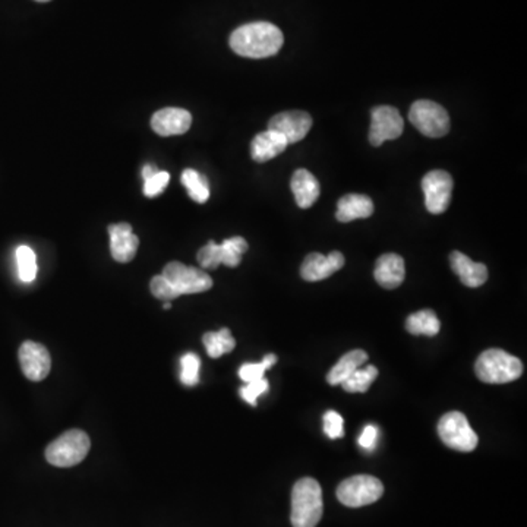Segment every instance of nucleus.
<instances>
[{"label": "nucleus", "mask_w": 527, "mask_h": 527, "mask_svg": "<svg viewBox=\"0 0 527 527\" xmlns=\"http://www.w3.org/2000/svg\"><path fill=\"white\" fill-rule=\"evenodd\" d=\"M283 33L271 22H251L239 27L230 35V47L236 55L249 59H264L279 53Z\"/></svg>", "instance_id": "f257e3e1"}, {"label": "nucleus", "mask_w": 527, "mask_h": 527, "mask_svg": "<svg viewBox=\"0 0 527 527\" xmlns=\"http://www.w3.org/2000/svg\"><path fill=\"white\" fill-rule=\"evenodd\" d=\"M324 511L322 490L313 477L296 482L291 491V515L293 527H316Z\"/></svg>", "instance_id": "f03ea898"}, {"label": "nucleus", "mask_w": 527, "mask_h": 527, "mask_svg": "<svg viewBox=\"0 0 527 527\" xmlns=\"http://www.w3.org/2000/svg\"><path fill=\"white\" fill-rule=\"evenodd\" d=\"M475 371L486 384H507L519 380L523 374V363L501 349H490L477 358Z\"/></svg>", "instance_id": "7ed1b4c3"}, {"label": "nucleus", "mask_w": 527, "mask_h": 527, "mask_svg": "<svg viewBox=\"0 0 527 527\" xmlns=\"http://www.w3.org/2000/svg\"><path fill=\"white\" fill-rule=\"evenodd\" d=\"M89 447L91 441L84 430H66L47 446L46 460L56 468H72L87 457Z\"/></svg>", "instance_id": "20e7f679"}, {"label": "nucleus", "mask_w": 527, "mask_h": 527, "mask_svg": "<svg viewBox=\"0 0 527 527\" xmlns=\"http://www.w3.org/2000/svg\"><path fill=\"white\" fill-rule=\"evenodd\" d=\"M384 493L380 479L369 475H356L343 481L337 488L338 501L351 508L369 506L378 501Z\"/></svg>", "instance_id": "39448f33"}, {"label": "nucleus", "mask_w": 527, "mask_h": 527, "mask_svg": "<svg viewBox=\"0 0 527 527\" xmlns=\"http://www.w3.org/2000/svg\"><path fill=\"white\" fill-rule=\"evenodd\" d=\"M409 120L421 134L441 138L450 131V118L443 105L430 100H419L410 107Z\"/></svg>", "instance_id": "423d86ee"}, {"label": "nucleus", "mask_w": 527, "mask_h": 527, "mask_svg": "<svg viewBox=\"0 0 527 527\" xmlns=\"http://www.w3.org/2000/svg\"><path fill=\"white\" fill-rule=\"evenodd\" d=\"M438 435L448 448L461 453L473 452L479 443L468 418L460 412H450L439 419Z\"/></svg>", "instance_id": "0eeeda50"}, {"label": "nucleus", "mask_w": 527, "mask_h": 527, "mask_svg": "<svg viewBox=\"0 0 527 527\" xmlns=\"http://www.w3.org/2000/svg\"><path fill=\"white\" fill-rule=\"evenodd\" d=\"M246 251H248V242L244 237L235 236L226 239L220 245L214 241L208 242L207 245L199 249L197 258L204 270H215L221 264L235 268L241 264L242 255Z\"/></svg>", "instance_id": "6e6552de"}, {"label": "nucleus", "mask_w": 527, "mask_h": 527, "mask_svg": "<svg viewBox=\"0 0 527 527\" xmlns=\"http://www.w3.org/2000/svg\"><path fill=\"white\" fill-rule=\"evenodd\" d=\"M161 275H165L174 284L182 295H195V293H203L210 291L213 287V280L205 271L195 267H188L182 262H169L163 268Z\"/></svg>", "instance_id": "1a4fd4ad"}, {"label": "nucleus", "mask_w": 527, "mask_h": 527, "mask_svg": "<svg viewBox=\"0 0 527 527\" xmlns=\"http://www.w3.org/2000/svg\"><path fill=\"white\" fill-rule=\"evenodd\" d=\"M425 207L430 214H443L452 203L453 179L444 170H432L422 179Z\"/></svg>", "instance_id": "9d476101"}, {"label": "nucleus", "mask_w": 527, "mask_h": 527, "mask_svg": "<svg viewBox=\"0 0 527 527\" xmlns=\"http://www.w3.org/2000/svg\"><path fill=\"white\" fill-rule=\"evenodd\" d=\"M403 129L405 122L396 107L378 105L372 109L369 143L374 147H380L385 141L397 140L403 134Z\"/></svg>", "instance_id": "9b49d317"}, {"label": "nucleus", "mask_w": 527, "mask_h": 527, "mask_svg": "<svg viewBox=\"0 0 527 527\" xmlns=\"http://www.w3.org/2000/svg\"><path fill=\"white\" fill-rule=\"evenodd\" d=\"M313 128V118L306 112L291 110L275 114L268 122V129L277 132L287 143H299Z\"/></svg>", "instance_id": "f8f14e48"}, {"label": "nucleus", "mask_w": 527, "mask_h": 527, "mask_svg": "<svg viewBox=\"0 0 527 527\" xmlns=\"http://www.w3.org/2000/svg\"><path fill=\"white\" fill-rule=\"evenodd\" d=\"M18 358H19L22 374L28 380L43 381L50 374V353L40 343L31 342V340L22 343Z\"/></svg>", "instance_id": "ddd939ff"}, {"label": "nucleus", "mask_w": 527, "mask_h": 527, "mask_svg": "<svg viewBox=\"0 0 527 527\" xmlns=\"http://www.w3.org/2000/svg\"><path fill=\"white\" fill-rule=\"evenodd\" d=\"M343 266H345V257L338 251H334L329 255L309 253L300 267V275L306 282H321V280L329 279V275L343 268Z\"/></svg>", "instance_id": "4468645a"}, {"label": "nucleus", "mask_w": 527, "mask_h": 527, "mask_svg": "<svg viewBox=\"0 0 527 527\" xmlns=\"http://www.w3.org/2000/svg\"><path fill=\"white\" fill-rule=\"evenodd\" d=\"M192 116L190 112L179 107H166L152 114V131L160 136H182L190 131Z\"/></svg>", "instance_id": "2eb2a0df"}, {"label": "nucleus", "mask_w": 527, "mask_h": 527, "mask_svg": "<svg viewBox=\"0 0 527 527\" xmlns=\"http://www.w3.org/2000/svg\"><path fill=\"white\" fill-rule=\"evenodd\" d=\"M110 252L114 261L131 262L140 246V239L134 235L131 224L118 223L109 226Z\"/></svg>", "instance_id": "dca6fc26"}, {"label": "nucleus", "mask_w": 527, "mask_h": 527, "mask_svg": "<svg viewBox=\"0 0 527 527\" xmlns=\"http://www.w3.org/2000/svg\"><path fill=\"white\" fill-rule=\"evenodd\" d=\"M374 275L376 283L384 289H397L406 277L405 260L397 253L381 255L376 261Z\"/></svg>", "instance_id": "f3484780"}, {"label": "nucleus", "mask_w": 527, "mask_h": 527, "mask_svg": "<svg viewBox=\"0 0 527 527\" xmlns=\"http://www.w3.org/2000/svg\"><path fill=\"white\" fill-rule=\"evenodd\" d=\"M450 264L452 268L457 275H459L460 282L463 283L464 286L479 287L485 284L488 280V268L481 262H475L464 255V253L454 251L450 255Z\"/></svg>", "instance_id": "a211bd4d"}, {"label": "nucleus", "mask_w": 527, "mask_h": 527, "mask_svg": "<svg viewBox=\"0 0 527 527\" xmlns=\"http://www.w3.org/2000/svg\"><path fill=\"white\" fill-rule=\"evenodd\" d=\"M291 186L296 204L304 210L313 207L316 199L320 198V182L308 170H296L291 176Z\"/></svg>", "instance_id": "6ab92c4d"}, {"label": "nucleus", "mask_w": 527, "mask_h": 527, "mask_svg": "<svg viewBox=\"0 0 527 527\" xmlns=\"http://www.w3.org/2000/svg\"><path fill=\"white\" fill-rule=\"evenodd\" d=\"M287 141L277 132L267 129L266 132L258 134L251 143V157L257 163H266V161L280 156L286 150Z\"/></svg>", "instance_id": "aec40b11"}, {"label": "nucleus", "mask_w": 527, "mask_h": 527, "mask_svg": "<svg viewBox=\"0 0 527 527\" xmlns=\"http://www.w3.org/2000/svg\"><path fill=\"white\" fill-rule=\"evenodd\" d=\"M372 214H374V203L369 197L351 194L345 195L338 201L336 217L342 223H351L353 220L368 219Z\"/></svg>", "instance_id": "412c9836"}, {"label": "nucleus", "mask_w": 527, "mask_h": 527, "mask_svg": "<svg viewBox=\"0 0 527 527\" xmlns=\"http://www.w3.org/2000/svg\"><path fill=\"white\" fill-rule=\"evenodd\" d=\"M368 362V354L365 351L356 349L342 356V359L329 369L327 381L329 385H342L359 368Z\"/></svg>", "instance_id": "4be33fe9"}, {"label": "nucleus", "mask_w": 527, "mask_h": 527, "mask_svg": "<svg viewBox=\"0 0 527 527\" xmlns=\"http://www.w3.org/2000/svg\"><path fill=\"white\" fill-rule=\"evenodd\" d=\"M441 322L438 316L430 309H423L419 313L412 314L406 321V329L414 336H428L435 337L439 333Z\"/></svg>", "instance_id": "5701e85b"}, {"label": "nucleus", "mask_w": 527, "mask_h": 527, "mask_svg": "<svg viewBox=\"0 0 527 527\" xmlns=\"http://www.w3.org/2000/svg\"><path fill=\"white\" fill-rule=\"evenodd\" d=\"M203 342L204 346L207 349L208 356L213 359L230 353L236 347V340L233 338L229 329L204 334Z\"/></svg>", "instance_id": "b1692460"}, {"label": "nucleus", "mask_w": 527, "mask_h": 527, "mask_svg": "<svg viewBox=\"0 0 527 527\" xmlns=\"http://www.w3.org/2000/svg\"><path fill=\"white\" fill-rule=\"evenodd\" d=\"M182 183L185 186L190 199L195 203H207L210 198V185H208L207 177L198 174L197 170L186 169L182 174Z\"/></svg>", "instance_id": "393cba45"}, {"label": "nucleus", "mask_w": 527, "mask_h": 527, "mask_svg": "<svg viewBox=\"0 0 527 527\" xmlns=\"http://www.w3.org/2000/svg\"><path fill=\"white\" fill-rule=\"evenodd\" d=\"M378 376V369L372 365H368L365 368H359L358 371H354L345 383H342V387L347 392H365L369 390L372 383L376 380Z\"/></svg>", "instance_id": "a878e982"}, {"label": "nucleus", "mask_w": 527, "mask_h": 527, "mask_svg": "<svg viewBox=\"0 0 527 527\" xmlns=\"http://www.w3.org/2000/svg\"><path fill=\"white\" fill-rule=\"evenodd\" d=\"M18 275L24 283H33L37 277V258L30 246H18L17 252Z\"/></svg>", "instance_id": "bb28decb"}, {"label": "nucleus", "mask_w": 527, "mask_h": 527, "mask_svg": "<svg viewBox=\"0 0 527 527\" xmlns=\"http://www.w3.org/2000/svg\"><path fill=\"white\" fill-rule=\"evenodd\" d=\"M277 362V356L270 353L267 354L266 358L262 359L260 363H245L242 365L239 369V376L244 383H253V381L262 380L264 374L267 369H270L271 367H275Z\"/></svg>", "instance_id": "cd10ccee"}, {"label": "nucleus", "mask_w": 527, "mask_h": 527, "mask_svg": "<svg viewBox=\"0 0 527 527\" xmlns=\"http://www.w3.org/2000/svg\"><path fill=\"white\" fill-rule=\"evenodd\" d=\"M201 360L198 354L186 353L181 358V381L186 387H194L199 383Z\"/></svg>", "instance_id": "c85d7f7f"}, {"label": "nucleus", "mask_w": 527, "mask_h": 527, "mask_svg": "<svg viewBox=\"0 0 527 527\" xmlns=\"http://www.w3.org/2000/svg\"><path fill=\"white\" fill-rule=\"evenodd\" d=\"M150 289L151 293L157 299L165 300V302H170V300L176 299L181 296V293L174 289V284L166 279L165 275H156L152 277L151 283H150Z\"/></svg>", "instance_id": "c756f323"}, {"label": "nucleus", "mask_w": 527, "mask_h": 527, "mask_svg": "<svg viewBox=\"0 0 527 527\" xmlns=\"http://www.w3.org/2000/svg\"><path fill=\"white\" fill-rule=\"evenodd\" d=\"M170 174L167 172H157L152 176L148 177L143 181V195L147 198H156L159 195L163 194L166 186L169 183Z\"/></svg>", "instance_id": "7c9ffc66"}, {"label": "nucleus", "mask_w": 527, "mask_h": 527, "mask_svg": "<svg viewBox=\"0 0 527 527\" xmlns=\"http://www.w3.org/2000/svg\"><path fill=\"white\" fill-rule=\"evenodd\" d=\"M324 432L331 439L342 438L345 435L342 415L336 410H329L324 415Z\"/></svg>", "instance_id": "2f4dec72"}, {"label": "nucleus", "mask_w": 527, "mask_h": 527, "mask_svg": "<svg viewBox=\"0 0 527 527\" xmlns=\"http://www.w3.org/2000/svg\"><path fill=\"white\" fill-rule=\"evenodd\" d=\"M268 381L266 378L262 380L248 383L245 387L241 388V396L244 400L251 406H257L258 397L262 396L264 392L268 391Z\"/></svg>", "instance_id": "473e14b6"}, {"label": "nucleus", "mask_w": 527, "mask_h": 527, "mask_svg": "<svg viewBox=\"0 0 527 527\" xmlns=\"http://www.w3.org/2000/svg\"><path fill=\"white\" fill-rule=\"evenodd\" d=\"M378 434H380V430L376 425L369 423V425L365 426L358 439L359 447L363 448L368 453L374 452L376 443H378Z\"/></svg>", "instance_id": "72a5a7b5"}, {"label": "nucleus", "mask_w": 527, "mask_h": 527, "mask_svg": "<svg viewBox=\"0 0 527 527\" xmlns=\"http://www.w3.org/2000/svg\"><path fill=\"white\" fill-rule=\"evenodd\" d=\"M157 172H159V169H157L156 166H152V165L143 166V181H145V179H148V177L152 176V174H157Z\"/></svg>", "instance_id": "f704fd0d"}, {"label": "nucleus", "mask_w": 527, "mask_h": 527, "mask_svg": "<svg viewBox=\"0 0 527 527\" xmlns=\"http://www.w3.org/2000/svg\"><path fill=\"white\" fill-rule=\"evenodd\" d=\"M163 309H166V311H167V309H172V304H170V302H165V305H163Z\"/></svg>", "instance_id": "c9c22d12"}, {"label": "nucleus", "mask_w": 527, "mask_h": 527, "mask_svg": "<svg viewBox=\"0 0 527 527\" xmlns=\"http://www.w3.org/2000/svg\"><path fill=\"white\" fill-rule=\"evenodd\" d=\"M35 2H40V4H46V2H50V0H35Z\"/></svg>", "instance_id": "e433bc0d"}]
</instances>
